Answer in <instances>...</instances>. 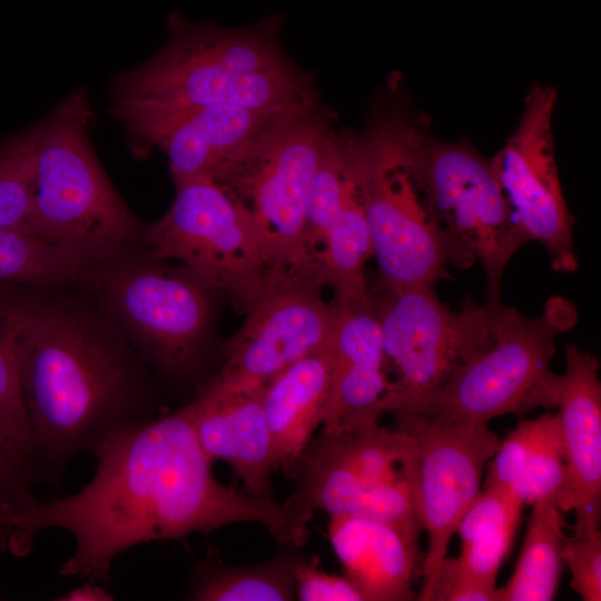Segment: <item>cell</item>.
<instances>
[{
	"label": "cell",
	"mask_w": 601,
	"mask_h": 601,
	"mask_svg": "<svg viewBox=\"0 0 601 601\" xmlns=\"http://www.w3.org/2000/svg\"><path fill=\"white\" fill-rule=\"evenodd\" d=\"M95 474L77 493L13 515L11 553L31 552L37 534L61 529L75 540L61 577L110 581L115 559L152 541L183 540L236 522L264 525L279 545L300 548L314 511L292 495L257 499L220 483L186 405L125 428L100 444Z\"/></svg>",
	"instance_id": "1"
},
{
	"label": "cell",
	"mask_w": 601,
	"mask_h": 601,
	"mask_svg": "<svg viewBox=\"0 0 601 601\" xmlns=\"http://www.w3.org/2000/svg\"><path fill=\"white\" fill-rule=\"evenodd\" d=\"M41 482L157 414L149 366L115 323L58 297L0 298Z\"/></svg>",
	"instance_id": "2"
},
{
	"label": "cell",
	"mask_w": 601,
	"mask_h": 601,
	"mask_svg": "<svg viewBox=\"0 0 601 601\" xmlns=\"http://www.w3.org/2000/svg\"><path fill=\"white\" fill-rule=\"evenodd\" d=\"M282 14L248 28L168 18L165 46L114 85V111L124 122L211 105L290 109L313 102L312 85L278 42Z\"/></svg>",
	"instance_id": "3"
},
{
	"label": "cell",
	"mask_w": 601,
	"mask_h": 601,
	"mask_svg": "<svg viewBox=\"0 0 601 601\" xmlns=\"http://www.w3.org/2000/svg\"><path fill=\"white\" fill-rule=\"evenodd\" d=\"M404 162L442 236L449 266L484 270V306L503 308L504 269L529 242L492 166L466 140L436 139L418 124L400 122Z\"/></svg>",
	"instance_id": "4"
},
{
	"label": "cell",
	"mask_w": 601,
	"mask_h": 601,
	"mask_svg": "<svg viewBox=\"0 0 601 601\" xmlns=\"http://www.w3.org/2000/svg\"><path fill=\"white\" fill-rule=\"evenodd\" d=\"M90 118L81 89L42 120L32 228L36 236L99 267L129 253L140 229L93 155Z\"/></svg>",
	"instance_id": "5"
},
{
	"label": "cell",
	"mask_w": 601,
	"mask_h": 601,
	"mask_svg": "<svg viewBox=\"0 0 601 601\" xmlns=\"http://www.w3.org/2000/svg\"><path fill=\"white\" fill-rule=\"evenodd\" d=\"M333 130L313 102L274 122L211 173L242 206L272 263L321 275L304 244L309 185Z\"/></svg>",
	"instance_id": "6"
},
{
	"label": "cell",
	"mask_w": 601,
	"mask_h": 601,
	"mask_svg": "<svg viewBox=\"0 0 601 601\" xmlns=\"http://www.w3.org/2000/svg\"><path fill=\"white\" fill-rule=\"evenodd\" d=\"M128 254L99 266L90 284L148 366L173 384L197 388L206 378L213 289L183 266Z\"/></svg>",
	"instance_id": "7"
},
{
	"label": "cell",
	"mask_w": 601,
	"mask_h": 601,
	"mask_svg": "<svg viewBox=\"0 0 601 601\" xmlns=\"http://www.w3.org/2000/svg\"><path fill=\"white\" fill-rule=\"evenodd\" d=\"M577 321L575 306L562 296L549 298L541 314L532 317L503 306L493 345L428 395L412 415L489 424L506 414L556 408L561 375L551 370L555 338Z\"/></svg>",
	"instance_id": "8"
},
{
	"label": "cell",
	"mask_w": 601,
	"mask_h": 601,
	"mask_svg": "<svg viewBox=\"0 0 601 601\" xmlns=\"http://www.w3.org/2000/svg\"><path fill=\"white\" fill-rule=\"evenodd\" d=\"M386 368L395 378L385 397L386 414L412 415L433 392L494 343L497 315L472 298L452 309L432 286L371 292Z\"/></svg>",
	"instance_id": "9"
},
{
	"label": "cell",
	"mask_w": 601,
	"mask_h": 601,
	"mask_svg": "<svg viewBox=\"0 0 601 601\" xmlns=\"http://www.w3.org/2000/svg\"><path fill=\"white\" fill-rule=\"evenodd\" d=\"M176 190L167 213L142 234L148 254L180 263L245 314L283 270L272 263L242 206L211 176Z\"/></svg>",
	"instance_id": "10"
},
{
	"label": "cell",
	"mask_w": 601,
	"mask_h": 601,
	"mask_svg": "<svg viewBox=\"0 0 601 601\" xmlns=\"http://www.w3.org/2000/svg\"><path fill=\"white\" fill-rule=\"evenodd\" d=\"M400 121L348 138L351 167L378 265V288L434 286L450 278L441 233L407 169Z\"/></svg>",
	"instance_id": "11"
},
{
	"label": "cell",
	"mask_w": 601,
	"mask_h": 601,
	"mask_svg": "<svg viewBox=\"0 0 601 601\" xmlns=\"http://www.w3.org/2000/svg\"><path fill=\"white\" fill-rule=\"evenodd\" d=\"M323 286V279L309 273L275 275L245 313L219 370L199 385L221 394L257 391L289 365L328 345L335 314L322 296Z\"/></svg>",
	"instance_id": "12"
},
{
	"label": "cell",
	"mask_w": 601,
	"mask_h": 601,
	"mask_svg": "<svg viewBox=\"0 0 601 601\" xmlns=\"http://www.w3.org/2000/svg\"><path fill=\"white\" fill-rule=\"evenodd\" d=\"M558 92L552 85L534 82L524 99L516 128L492 166L526 238L546 250L551 268H578L572 216L559 177L552 117Z\"/></svg>",
	"instance_id": "13"
},
{
	"label": "cell",
	"mask_w": 601,
	"mask_h": 601,
	"mask_svg": "<svg viewBox=\"0 0 601 601\" xmlns=\"http://www.w3.org/2000/svg\"><path fill=\"white\" fill-rule=\"evenodd\" d=\"M394 425L416 442L417 501L427 535L421 570L424 589L447 556L460 521L481 492L484 470L501 439L489 424L422 415L395 420Z\"/></svg>",
	"instance_id": "14"
},
{
	"label": "cell",
	"mask_w": 601,
	"mask_h": 601,
	"mask_svg": "<svg viewBox=\"0 0 601 601\" xmlns=\"http://www.w3.org/2000/svg\"><path fill=\"white\" fill-rule=\"evenodd\" d=\"M331 304L335 314L332 371L322 431L336 433L378 423L386 414L391 380L372 298Z\"/></svg>",
	"instance_id": "15"
},
{
	"label": "cell",
	"mask_w": 601,
	"mask_h": 601,
	"mask_svg": "<svg viewBox=\"0 0 601 601\" xmlns=\"http://www.w3.org/2000/svg\"><path fill=\"white\" fill-rule=\"evenodd\" d=\"M299 107L259 110L211 105L134 119L124 125L137 142L166 152L178 186L210 176L226 157Z\"/></svg>",
	"instance_id": "16"
},
{
	"label": "cell",
	"mask_w": 601,
	"mask_h": 601,
	"mask_svg": "<svg viewBox=\"0 0 601 601\" xmlns=\"http://www.w3.org/2000/svg\"><path fill=\"white\" fill-rule=\"evenodd\" d=\"M556 411L565 460L566 487L561 510L573 511V533L600 529L601 383L599 361L566 344Z\"/></svg>",
	"instance_id": "17"
},
{
	"label": "cell",
	"mask_w": 601,
	"mask_h": 601,
	"mask_svg": "<svg viewBox=\"0 0 601 601\" xmlns=\"http://www.w3.org/2000/svg\"><path fill=\"white\" fill-rule=\"evenodd\" d=\"M185 405L205 454L227 463L247 493L272 499V475L278 464L262 388L221 394L199 385Z\"/></svg>",
	"instance_id": "18"
},
{
	"label": "cell",
	"mask_w": 601,
	"mask_h": 601,
	"mask_svg": "<svg viewBox=\"0 0 601 601\" xmlns=\"http://www.w3.org/2000/svg\"><path fill=\"white\" fill-rule=\"evenodd\" d=\"M328 538L346 577L364 601L417 599L414 578L421 575L420 543L396 529L364 518L331 516Z\"/></svg>",
	"instance_id": "19"
},
{
	"label": "cell",
	"mask_w": 601,
	"mask_h": 601,
	"mask_svg": "<svg viewBox=\"0 0 601 601\" xmlns=\"http://www.w3.org/2000/svg\"><path fill=\"white\" fill-rule=\"evenodd\" d=\"M331 371L329 342L283 370L262 388L263 410L278 467L286 470L322 426Z\"/></svg>",
	"instance_id": "20"
},
{
	"label": "cell",
	"mask_w": 601,
	"mask_h": 601,
	"mask_svg": "<svg viewBox=\"0 0 601 601\" xmlns=\"http://www.w3.org/2000/svg\"><path fill=\"white\" fill-rule=\"evenodd\" d=\"M523 504L512 492L483 486L460 521L457 556L444 558L457 573L490 587L495 581L518 530Z\"/></svg>",
	"instance_id": "21"
},
{
	"label": "cell",
	"mask_w": 601,
	"mask_h": 601,
	"mask_svg": "<svg viewBox=\"0 0 601 601\" xmlns=\"http://www.w3.org/2000/svg\"><path fill=\"white\" fill-rule=\"evenodd\" d=\"M252 565H230L208 552L190 572L187 598L194 601H289L295 598V570L306 556L297 546Z\"/></svg>",
	"instance_id": "22"
},
{
	"label": "cell",
	"mask_w": 601,
	"mask_h": 601,
	"mask_svg": "<svg viewBox=\"0 0 601 601\" xmlns=\"http://www.w3.org/2000/svg\"><path fill=\"white\" fill-rule=\"evenodd\" d=\"M299 503L329 516L351 514L363 482L354 464L347 432H321L285 470Z\"/></svg>",
	"instance_id": "23"
},
{
	"label": "cell",
	"mask_w": 601,
	"mask_h": 601,
	"mask_svg": "<svg viewBox=\"0 0 601 601\" xmlns=\"http://www.w3.org/2000/svg\"><path fill=\"white\" fill-rule=\"evenodd\" d=\"M563 511L554 500L532 504L514 571L497 601H550L554 599L564 565L568 540Z\"/></svg>",
	"instance_id": "24"
},
{
	"label": "cell",
	"mask_w": 601,
	"mask_h": 601,
	"mask_svg": "<svg viewBox=\"0 0 601 601\" xmlns=\"http://www.w3.org/2000/svg\"><path fill=\"white\" fill-rule=\"evenodd\" d=\"M371 256V237L354 177V185L325 235L319 256L325 285L334 292L333 303L371 298L365 276V263Z\"/></svg>",
	"instance_id": "25"
},
{
	"label": "cell",
	"mask_w": 601,
	"mask_h": 601,
	"mask_svg": "<svg viewBox=\"0 0 601 601\" xmlns=\"http://www.w3.org/2000/svg\"><path fill=\"white\" fill-rule=\"evenodd\" d=\"M96 267L47 239L0 227V285L29 288L89 284Z\"/></svg>",
	"instance_id": "26"
},
{
	"label": "cell",
	"mask_w": 601,
	"mask_h": 601,
	"mask_svg": "<svg viewBox=\"0 0 601 601\" xmlns=\"http://www.w3.org/2000/svg\"><path fill=\"white\" fill-rule=\"evenodd\" d=\"M353 185L346 137H339L333 131L312 178L305 211L304 244L311 262L319 270L325 235Z\"/></svg>",
	"instance_id": "27"
},
{
	"label": "cell",
	"mask_w": 601,
	"mask_h": 601,
	"mask_svg": "<svg viewBox=\"0 0 601 601\" xmlns=\"http://www.w3.org/2000/svg\"><path fill=\"white\" fill-rule=\"evenodd\" d=\"M566 487V460L558 413L532 420V432L521 475L511 489L524 505L552 499L561 509Z\"/></svg>",
	"instance_id": "28"
},
{
	"label": "cell",
	"mask_w": 601,
	"mask_h": 601,
	"mask_svg": "<svg viewBox=\"0 0 601 601\" xmlns=\"http://www.w3.org/2000/svg\"><path fill=\"white\" fill-rule=\"evenodd\" d=\"M41 127L42 121L0 146V227L30 235H35L32 203Z\"/></svg>",
	"instance_id": "29"
},
{
	"label": "cell",
	"mask_w": 601,
	"mask_h": 601,
	"mask_svg": "<svg viewBox=\"0 0 601 601\" xmlns=\"http://www.w3.org/2000/svg\"><path fill=\"white\" fill-rule=\"evenodd\" d=\"M0 444L36 483H41L31 427L21 396L16 358L0 312Z\"/></svg>",
	"instance_id": "30"
},
{
	"label": "cell",
	"mask_w": 601,
	"mask_h": 601,
	"mask_svg": "<svg viewBox=\"0 0 601 601\" xmlns=\"http://www.w3.org/2000/svg\"><path fill=\"white\" fill-rule=\"evenodd\" d=\"M564 564L571 573V587L583 601L601 600L600 529L568 536Z\"/></svg>",
	"instance_id": "31"
},
{
	"label": "cell",
	"mask_w": 601,
	"mask_h": 601,
	"mask_svg": "<svg viewBox=\"0 0 601 601\" xmlns=\"http://www.w3.org/2000/svg\"><path fill=\"white\" fill-rule=\"evenodd\" d=\"M295 598L300 601H364L346 577L322 571L317 556L311 554L296 566Z\"/></svg>",
	"instance_id": "32"
},
{
	"label": "cell",
	"mask_w": 601,
	"mask_h": 601,
	"mask_svg": "<svg viewBox=\"0 0 601 601\" xmlns=\"http://www.w3.org/2000/svg\"><path fill=\"white\" fill-rule=\"evenodd\" d=\"M35 485L0 444V501L20 512L38 499Z\"/></svg>",
	"instance_id": "33"
},
{
	"label": "cell",
	"mask_w": 601,
	"mask_h": 601,
	"mask_svg": "<svg viewBox=\"0 0 601 601\" xmlns=\"http://www.w3.org/2000/svg\"><path fill=\"white\" fill-rule=\"evenodd\" d=\"M57 599L66 601H108L114 598L102 587L97 585L96 582L87 581Z\"/></svg>",
	"instance_id": "34"
},
{
	"label": "cell",
	"mask_w": 601,
	"mask_h": 601,
	"mask_svg": "<svg viewBox=\"0 0 601 601\" xmlns=\"http://www.w3.org/2000/svg\"><path fill=\"white\" fill-rule=\"evenodd\" d=\"M17 513L16 509L0 501V554L11 552L14 535L12 519Z\"/></svg>",
	"instance_id": "35"
}]
</instances>
